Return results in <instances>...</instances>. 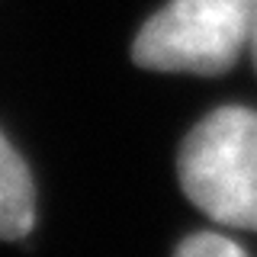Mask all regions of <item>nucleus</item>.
Wrapping results in <instances>:
<instances>
[{
	"label": "nucleus",
	"instance_id": "1",
	"mask_svg": "<svg viewBox=\"0 0 257 257\" xmlns=\"http://www.w3.org/2000/svg\"><path fill=\"white\" fill-rule=\"evenodd\" d=\"M180 187L212 222L257 231V112L219 106L180 148Z\"/></svg>",
	"mask_w": 257,
	"mask_h": 257
},
{
	"label": "nucleus",
	"instance_id": "2",
	"mask_svg": "<svg viewBox=\"0 0 257 257\" xmlns=\"http://www.w3.org/2000/svg\"><path fill=\"white\" fill-rule=\"evenodd\" d=\"M257 0H171L135 36L132 58L151 71L222 74L251 45Z\"/></svg>",
	"mask_w": 257,
	"mask_h": 257
},
{
	"label": "nucleus",
	"instance_id": "3",
	"mask_svg": "<svg viewBox=\"0 0 257 257\" xmlns=\"http://www.w3.org/2000/svg\"><path fill=\"white\" fill-rule=\"evenodd\" d=\"M36 225V187L29 167L0 132V238H26Z\"/></svg>",
	"mask_w": 257,
	"mask_h": 257
},
{
	"label": "nucleus",
	"instance_id": "4",
	"mask_svg": "<svg viewBox=\"0 0 257 257\" xmlns=\"http://www.w3.org/2000/svg\"><path fill=\"white\" fill-rule=\"evenodd\" d=\"M174 257H247L231 238L215 235V231H199V235H190L177 247Z\"/></svg>",
	"mask_w": 257,
	"mask_h": 257
},
{
	"label": "nucleus",
	"instance_id": "5",
	"mask_svg": "<svg viewBox=\"0 0 257 257\" xmlns=\"http://www.w3.org/2000/svg\"><path fill=\"white\" fill-rule=\"evenodd\" d=\"M251 55H254V64H257V13H254V29H251Z\"/></svg>",
	"mask_w": 257,
	"mask_h": 257
}]
</instances>
